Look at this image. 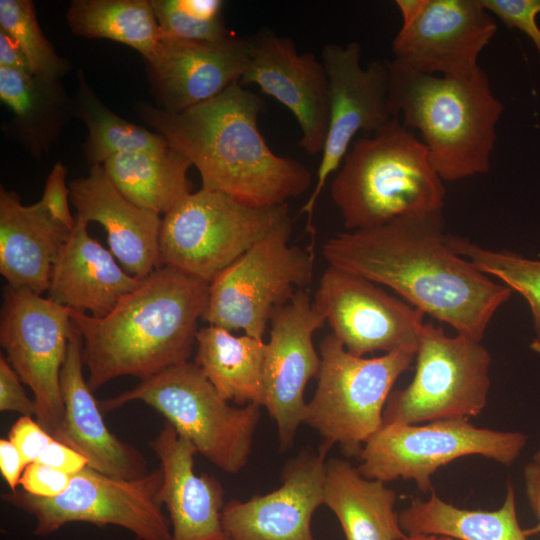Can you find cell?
Masks as SVG:
<instances>
[{
	"label": "cell",
	"mask_w": 540,
	"mask_h": 540,
	"mask_svg": "<svg viewBox=\"0 0 540 540\" xmlns=\"http://www.w3.org/2000/svg\"><path fill=\"white\" fill-rule=\"evenodd\" d=\"M329 266L387 286L457 334L482 337L513 291L447 243L442 212L338 233L321 246Z\"/></svg>",
	"instance_id": "obj_1"
},
{
	"label": "cell",
	"mask_w": 540,
	"mask_h": 540,
	"mask_svg": "<svg viewBox=\"0 0 540 540\" xmlns=\"http://www.w3.org/2000/svg\"><path fill=\"white\" fill-rule=\"evenodd\" d=\"M263 100L236 82L216 97L179 112L140 103L141 120L183 154L202 188L252 207L286 204L312 185L310 170L274 153L258 128Z\"/></svg>",
	"instance_id": "obj_2"
},
{
	"label": "cell",
	"mask_w": 540,
	"mask_h": 540,
	"mask_svg": "<svg viewBox=\"0 0 540 540\" xmlns=\"http://www.w3.org/2000/svg\"><path fill=\"white\" fill-rule=\"evenodd\" d=\"M210 283L161 266L104 317L71 309L92 392L115 378H150L188 361Z\"/></svg>",
	"instance_id": "obj_3"
},
{
	"label": "cell",
	"mask_w": 540,
	"mask_h": 540,
	"mask_svg": "<svg viewBox=\"0 0 540 540\" xmlns=\"http://www.w3.org/2000/svg\"><path fill=\"white\" fill-rule=\"evenodd\" d=\"M388 66L391 110L420 132L439 177L454 182L489 172L504 105L482 68L468 78H448L396 59Z\"/></svg>",
	"instance_id": "obj_4"
},
{
	"label": "cell",
	"mask_w": 540,
	"mask_h": 540,
	"mask_svg": "<svg viewBox=\"0 0 540 540\" xmlns=\"http://www.w3.org/2000/svg\"><path fill=\"white\" fill-rule=\"evenodd\" d=\"M330 195L346 231H355L442 212L445 187L427 147L395 118L353 142L331 182Z\"/></svg>",
	"instance_id": "obj_5"
},
{
	"label": "cell",
	"mask_w": 540,
	"mask_h": 540,
	"mask_svg": "<svg viewBox=\"0 0 540 540\" xmlns=\"http://www.w3.org/2000/svg\"><path fill=\"white\" fill-rule=\"evenodd\" d=\"M132 401H142L162 414L224 472L236 474L247 465L262 406L229 405L195 363L169 367L98 403L102 412H109Z\"/></svg>",
	"instance_id": "obj_6"
},
{
	"label": "cell",
	"mask_w": 540,
	"mask_h": 540,
	"mask_svg": "<svg viewBox=\"0 0 540 540\" xmlns=\"http://www.w3.org/2000/svg\"><path fill=\"white\" fill-rule=\"evenodd\" d=\"M290 223L287 204L252 207L201 188L164 215L160 263L211 283L256 243Z\"/></svg>",
	"instance_id": "obj_7"
},
{
	"label": "cell",
	"mask_w": 540,
	"mask_h": 540,
	"mask_svg": "<svg viewBox=\"0 0 540 540\" xmlns=\"http://www.w3.org/2000/svg\"><path fill=\"white\" fill-rule=\"evenodd\" d=\"M317 386L307 402L304 421L323 438L328 451L338 444L358 457L364 444L383 426V411L396 380L409 369L415 354L393 352L356 356L333 335L319 345Z\"/></svg>",
	"instance_id": "obj_8"
},
{
	"label": "cell",
	"mask_w": 540,
	"mask_h": 540,
	"mask_svg": "<svg viewBox=\"0 0 540 540\" xmlns=\"http://www.w3.org/2000/svg\"><path fill=\"white\" fill-rule=\"evenodd\" d=\"M410 384L392 390L383 425L468 419L484 410L490 389L491 356L481 341L427 322L419 339Z\"/></svg>",
	"instance_id": "obj_9"
},
{
	"label": "cell",
	"mask_w": 540,
	"mask_h": 540,
	"mask_svg": "<svg viewBox=\"0 0 540 540\" xmlns=\"http://www.w3.org/2000/svg\"><path fill=\"white\" fill-rule=\"evenodd\" d=\"M526 443L521 432L479 428L468 419L384 424L364 444L358 469L366 478L384 483L412 480L420 492L429 493L434 491L432 476L440 467L466 456L510 466Z\"/></svg>",
	"instance_id": "obj_10"
},
{
	"label": "cell",
	"mask_w": 540,
	"mask_h": 540,
	"mask_svg": "<svg viewBox=\"0 0 540 540\" xmlns=\"http://www.w3.org/2000/svg\"><path fill=\"white\" fill-rule=\"evenodd\" d=\"M292 223L256 243L209 286L202 320L263 340L276 309L306 289L313 278L314 253L290 244Z\"/></svg>",
	"instance_id": "obj_11"
},
{
	"label": "cell",
	"mask_w": 540,
	"mask_h": 540,
	"mask_svg": "<svg viewBox=\"0 0 540 540\" xmlns=\"http://www.w3.org/2000/svg\"><path fill=\"white\" fill-rule=\"evenodd\" d=\"M161 468L128 480L101 473L89 466L72 476L68 488L55 497L11 491L2 499L36 519L34 534L49 535L67 523L115 525L140 540H171L170 521L162 512Z\"/></svg>",
	"instance_id": "obj_12"
},
{
	"label": "cell",
	"mask_w": 540,
	"mask_h": 540,
	"mask_svg": "<svg viewBox=\"0 0 540 540\" xmlns=\"http://www.w3.org/2000/svg\"><path fill=\"white\" fill-rule=\"evenodd\" d=\"M71 308L33 292L5 287L0 344L7 361L28 385L37 406V422L67 445L60 373L73 328Z\"/></svg>",
	"instance_id": "obj_13"
},
{
	"label": "cell",
	"mask_w": 540,
	"mask_h": 540,
	"mask_svg": "<svg viewBox=\"0 0 540 540\" xmlns=\"http://www.w3.org/2000/svg\"><path fill=\"white\" fill-rule=\"evenodd\" d=\"M321 61L329 79V116L315 186L300 209L314 235L311 220L319 196L329 177L336 173L359 132L371 136L396 117L389 103L388 60L361 64V45L327 44Z\"/></svg>",
	"instance_id": "obj_14"
},
{
	"label": "cell",
	"mask_w": 540,
	"mask_h": 540,
	"mask_svg": "<svg viewBox=\"0 0 540 540\" xmlns=\"http://www.w3.org/2000/svg\"><path fill=\"white\" fill-rule=\"evenodd\" d=\"M313 304L356 356L417 351L424 313L373 281L328 265Z\"/></svg>",
	"instance_id": "obj_15"
},
{
	"label": "cell",
	"mask_w": 540,
	"mask_h": 540,
	"mask_svg": "<svg viewBox=\"0 0 540 540\" xmlns=\"http://www.w3.org/2000/svg\"><path fill=\"white\" fill-rule=\"evenodd\" d=\"M325 322L307 289L299 290L271 316L262 369V407L276 423L282 451L293 446L298 427L304 421L305 387L317 377L321 366L313 335Z\"/></svg>",
	"instance_id": "obj_16"
},
{
	"label": "cell",
	"mask_w": 540,
	"mask_h": 540,
	"mask_svg": "<svg viewBox=\"0 0 540 540\" xmlns=\"http://www.w3.org/2000/svg\"><path fill=\"white\" fill-rule=\"evenodd\" d=\"M497 31L494 16L479 0H425L418 15L402 24L394 59L425 74L468 78Z\"/></svg>",
	"instance_id": "obj_17"
},
{
	"label": "cell",
	"mask_w": 540,
	"mask_h": 540,
	"mask_svg": "<svg viewBox=\"0 0 540 540\" xmlns=\"http://www.w3.org/2000/svg\"><path fill=\"white\" fill-rule=\"evenodd\" d=\"M248 40V60L240 84H254L280 102L296 118L299 146L309 155L321 154L329 116V79L321 60L300 54L290 37L269 28Z\"/></svg>",
	"instance_id": "obj_18"
},
{
	"label": "cell",
	"mask_w": 540,
	"mask_h": 540,
	"mask_svg": "<svg viewBox=\"0 0 540 540\" xmlns=\"http://www.w3.org/2000/svg\"><path fill=\"white\" fill-rule=\"evenodd\" d=\"M327 453L321 446L304 450L286 463L280 487L225 503L221 522L228 540H315L311 520L323 504Z\"/></svg>",
	"instance_id": "obj_19"
},
{
	"label": "cell",
	"mask_w": 540,
	"mask_h": 540,
	"mask_svg": "<svg viewBox=\"0 0 540 540\" xmlns=\"http://www.w3.org/2000/svg\"><path fill=\"white\" fill-rule=\"evenodd\" d=\"M247 60L248 40L234 34L214 42L161 38L146 63L159 108L179 112L240 82Z\"/></svg>",
	"instance_id": "obj_20"
},
{
	"label": "cell",
	"mask_w": 540,
	"mask_h": 540,
	"mask_svg": "<svg viewBox=\"0 0 540 540\" xmlns=\"http://www.w3.org/2000/svg\"><path fill=\"white\" fill-rule=\"evenodd\" d=\"M68 186L76 219L102 225L110 251L126 272L143 279L161 267L160 215L125 198L103 165L90 166L86 177L73 179Z\"/></svg>",
	"instance_id": "obj_21"
},
{
	"label": "cell",
	"mask_w": 540,
	"mask_h": 540,
	"mask_svg": "<svg viewBox=\"0 0 540 540\" xmlns=\"http://www.w3.org/2000/svg\"><path fill=\"white\" fill-rule=\"evenodd\" d=\"M149 445L160 461L163 483L160 499L169 513L171 540H228L221 522L222 484L194 471V445L165 423Z\"/></svg>",
	"instance_id": "obj_22"
},
{
	"label": "cell",
	"mask_w": 540,
	"mask_h": 540,
	"mask_svg": "<svg viewBox=\"0 0 540 540\" xmlns=\"http://www.w3.org/2000/svg\"><path fill=\"white\" fill-rule=\"evenodd\" d=\"M83 367L82 338L73 324L60 373L67 445L101 473L128 480L146 476L148 466L142 453L106 426L99 403L84 379Z\"/></svg>",
	"instance_id": "obj_23"
},
{
	"label": "cell",
	"mask_w": 540,
	"mask_h": 540,
	"mask_svg": "<svg viewBox=\"0 0 540 540\" xmlns=\"http://www.w3.org/2000/svg\"><path fill=\"white\" fill-rule=\"evenodd\" d=\"M87 225L76 219L54 263L47 298L73 310L104 317L142 279L123 270L112 252L89 235Z\"/></svg>",
	"instance_id": "obj_24"
},
{
	"label": "cell",
	"mask_w": 540,
	"mask_h": 540,
	"mask_svg": "<svg viewBox=\"0 0 540 540\" xmlns=\"http://www.w3.org/2000/svg\"><path fill=\"white\" fill-rule=\"evenodd\" d=\"M72 230L56 221L38 201L21 203L13 191L0 190V273L7 286L42 295L54 263Z\"/></svg>",
	"instance_id": "obj_25"
},
{
	"label": "cell",
	"mask_w": 540,
	"mask_h": 540,
	"mask_svg": "<svg viewBox=\"0 0 540 540\" xmlns=\"http://www.w3.org/2000/svg\"><path fill=\"white\" fill-rule=\"evenodd\" d=\"M396 492L363 476L350 462H326L323 504L337 517L346 540H402Z\"/></svg>",
	"instance_id": "obj_26"
},
{
	"label": "cell",
	"mask_w": 540,
	"mask_h": 540,
	"mask_svg": "<svg viewBox=\"0 0 540 540\" xmlns=\"http://www.w3.org/2000/svg\"><path fill=\"white\" fill-rule=\"evenodd\" d=\"M191 166L171 146L121 153L103 163L107 176L125 198L159 215H165L192 193L187 176Z\"/></svg>",
	"instance_id": "obj_27"
},
{
	"label": "cell",
	"mask_w": 540,
	"mask_h": 540,
	"mask_svg": "<svg viewBox=\"0 0 540 540\" xmlns=\"http://www.w3.org/2000/svg\"><path fill=\"white\" fill-rule=\"evenodd\" d=\"M264 340L207 325L196 335L194 363L227 401L263 405Z\"/></svg>",
	"instance_id": "obj_28"
},
{
	"label": "cell",
	"mask_w": 540,
	"mask_h": 540,
	"mask_svg": "<svg viewBox=\"0 0 540 540\" xmlns=\"http://www.w3.org/2000/svg\"><path fill=\"white\" fill-rule=\"evenodd\" d=\"M398 519L407 535H438L454 540H529L518 521L511 482L507 484L503 504L496 510L462 509L433 492L427 500L412 498L409 506L398 513Z\"/></svg>",
	"instance_id": "obj_29"
},
{
	"label": "cell",
	"mask_w": 540,
	"mask_h": 540,
	"mask_svg": "<svg viewBox=\"0 0 540 540\" xmlns=\"http://www.w3.org/2000/svg\"><path fill=\"white\" fill-rule=\"evenodd\" d=\"M0 99L12 112L20 139L34 155L49 150L74 115V99L60 81L0 67Z\"/></svg>",
	"instance_id": "obj_30"
},
{
	"label": "cell",
	"mask_w": 540,
	"mask_h": 540,
	"mask_svg": "<svg viewBox=\"0 0 540 540\" xmlns=\"http://www.w3.org/2000/svg\"><path fill=\"white\" fill-rule=\"evenodd\" d=\"M66 19L75 35L127 45L145 62L154 57L161 40L150 0H73Z\"/></svg>",
	"instance_id": "obj_31"
},
{
	"label": "cell",
	"mask_w": 540,
	"mask_h": 540,
	"mask_svg": "<svg viewBox=\"0 0 540 540\" xmlns=\"http://www.w3.org/2000/svg\"><path fill=\"white\" fill-rule=\"evenodd\" d=\"M74 115L88 129L83 150L90 166L103 165L106 160L121 153L158 150L169 146L157 132L149 131L113 113L97 97L82 71L78 73Z\"/></svg>",
	"instance_id": "obj_32"
},
{
	"label": "cell",
	"mask_w": 540,
	"mask_h": 540,
	"mask_svg": "<svg viewBox=\"0 0 540 540\" xmlns=\"http://www.w3.org/2000/svg\"><path fill=\"white\" fill-rule=\"evenodd\" d=\"M447 243L480 271L499 279L525 299L534 331L530 348L540 355V260L508 250L487 249L459 236L447 235Z\"/></svg>",
	"instance_id": "obj_33"
},
{
	"label": "cell",
	"mask_w": 540,
	"mask_h": 540,
	"mask_svg": "<svg viewBox=\"0 0 540 540\" xmlns=\"http://www.w3.org/2000/svg\"><path fill=\"white\" fill-rule=\"evenodd\" d=\"M0 30L15 39L35 76L60 81L71 70L42 32L32 1L0 0Z\"/></svg>",
	"instance_id": "obj_34"
},
{
	"label": "cell",
	"mask_w": 540,
	"mask_h": 540,
	"mask_svg": "<svg viewBox=\"0 0 540 540\" xmlns=\"http://www.w3.org/2000/svg\"><path fill=\"white\" fill-rule=\"evenodd\" d=\"M161 38L221 41L234 35L225 26L220 0H150Z\"/></svg>",
	"instance_id": "obj_35"
},
{
	"label": "cell",
	"mask_w": 540,
	"mask_h": 540,
	"mask_svg": "<svg viewBox=\"0 0 540 540\" xmlns=\"http://www.w3.org/2000/svg\"><path fill=\"white\" fill-rule=\"evenodd\" d=\"M484 8L499 18L508 28L522 31L531 39L540 55V0H479Z\"/></svg>",
	"instance_id": "obj_36"
},
{
	"label": "cell",
	"mask_w": 540,
	"mask_h": 540,
	"mask_svg": "<svg viewBox=\"0 0 540 540\" xmlns=\"http://www.w3.org/2000/svg\"><path fill=\"white\" fill-rule=\"evenodd\" d=\"M67 168L58 161L50 171L39 200L50 215L59 223L72 230L76 219L69 208V186L66 184Z\"/></svg>",
	"instance_id": "obj_37"
},
{
	"label": "cell",
	"mask_w": 540,
	"mask_h": 540,
	"mask_svg": "<svg viewBox=\"0 0 540 540\" xmlns=\"http://www.w3.org/2000/svg\"><path fill=\"white\" fill-rule=\"evenodd\" d=\"M72 475L39 462L28 464L21 476L22 490L39 497H55L69 486Z\"/></svg>",
	"instance_id": "obj_38"
},
{
	"label": "cell",
	"mask_w": 540,
	"mask_h": 540,
	"mask_svg": "<svg viewBox=\"0 0 540 540\" xmlns=\"http://www.w3.org/2000/svg\"><path fill=\"white\" fill-rule=\"evenodd\" d=\"M8 439L18 448L25 463L36 462L54 438L31 416H21L12 425Z\"/></svg>",
	"instance_id": "obj_39"
},
{
	"label": "cell",
	"mask_w": 540,
	"mask_h": 540,
	"mask_svg": "<svg viewBox=\"0 0 540 540\" xmlns=\"http://www.w3.org/2000/svg\"><path fill=\"white\" fill-rule=\"evenodd\" d=\"M21 380L7 359L0 356V410L14 411L22 416H36L37 406L31 400L24 388Z\"/></svg>",
	"instance_id": "obj_40"
},
{
	"label": "cell",
	"mask_w": 540,
	"mask_h": 540,
	"mask_svg": "<svg viewBox=\"0 0 540 540\" xmlns=\"http://www.w3.org/2000/svg\"><path fill=\"white\" fill-rule=\"evenodd\" d=\"M36 462L72 476L88 466V460L81 453L56 439L46 447Z\"/></svg>",
	"instance_id": "obj_41"
},
{
	"label": "cell",
	"mask_w": 540,
	"mask_h": 540,
	"mask_svg": "<svg viewBox=\"0 0 540 540\" xmlns=\"http://www.w3.org/2000/svg\"><path fill=\"white\" fill-rule=\"evenodd\" d=\"M25 463L18 448L9 440H0V470L11 491H16Z\"/></svg>",
	"instance_id": "obj_42"
},
{
	"label": "cell",
	"mask_w": 540,
	"mask_h": 540,
	"mask_svg": "<svg viewBox=\"0 0 540 540\" xmlns=\"http://www.w3.org/2000/svg\"><path fill=\"white\" fill-rule=\"evenodd\" d=\"M525 494L533 514L538 523L528 529H524L528 537L540 533V462L532 460L527 463L523 471Z\"/></svg>",
	"instance_id": "obj_43"
},
{
	"label": "cell",
	"mask_w": 540,
	"mask_h": 540,
	"mask_svg": "<svg viewBox=\"0 0 540 540\" xmlns=\"http://www.w3.org/2000/svg\"><path fill=\"white\" fill-rule=\"evenodd\" d=\"M0 67L31 72L18 43L2 30H0Z\"/></svg>",
	"instance_id": "obj_44"
},
{
	"label": "cell",
	"mask_w": 540,
	"mask_h": 540,
	"mask_svg": "<svg viewBox=\"0 0 540 540\" xmlns=\"http://www.w3.org/2000/svg\"><path fill=\"white\" fill-rule=\"evenodd\" d=\"M395 3L402 16V24H406L418 15L425 0H396Z\"/></svg>",
	"instance_id": "obj_45"
},
{
	"label": "cell",
	"mask_w": 540,
	"mask_h": 540,
	"mask_svg": "<svg viewBox=\"0 0 540 540\" xmlns=\"http://www.w3.org/2000/svg\"><path fill=\"white\" fill-rule=\"evenodd\" d=\"M402 540H454L445 536L427 535V534H414L407 535Z\"/></svg>",
	"instance_id": "obj_46"
},
{
	"label": "cell",
	"mask_w": 540,
	"mask_h": 540,
	"mask_svg": "<svg viewBox=\"0 0 540 540\" xmlns=\"http://www.w3.org/2000/svg\"><path fill=\"white\" fill-rule=\"evenodd\" d=\"M533 460L540 462V451L536 452L533 456Z\"/></svg>",
	"instance_id": "obj_47"
}]
</instances>
